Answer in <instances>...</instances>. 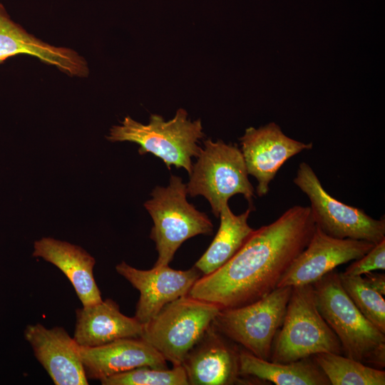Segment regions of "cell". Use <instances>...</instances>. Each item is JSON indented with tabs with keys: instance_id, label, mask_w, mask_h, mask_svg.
Instances as JSON below:
<instances>
[{
	"instance_id": "cell-19",
	"label": "cell",
	"mask_w": 385,
	"mask_h": 385,
	"mask_svg": "<svg viewBox=\"0 0 385 385\" xmlns=\"http://www.w3.org/2000/svg\"><path fill=\"white\" fill-rule=\"evenodd\" d=\"M240 373L243 377L272 382L276 385H330L312 356L289 363L260 359L248 351L240 350Z\"/></svg>"
},
{
	"instance_id": "cell-22",
	"label": "cell",
	"mask_w": 385,
	"mask_h": 385,
	"mask_svg": "<svg viewBox=\"0 0 385 385\" xmlns=\"http://www.w3.org/2000/svg\"><path fill=\"white\" fill-rule=\"evenodd\" d=\"M344 291L361 313L381 332L385 333V300L384 296L371 288L361 275L339 273Z\"/></svg>"
},
{
	"instance_id": "cell-12",
	"label": "cell",
	"mask_w": 385,
	"mask_h": 385,
	"mask_svg": "<svg viewBox=\"0 0 385 385\" xmlns=\"http://www.w3.org/2000/svg\"><path fill=\"white\" fill-rule=\"evenodd\" d=\"M115 270L140 292L134 317L143 324L167 304L188 295L201 277V272L195 267L188 270H176L163 265L143 270L123 261Z\"/></svg>"
},
{
	"instance_id": "cell-9",
	"label": "cell",
	"mask_w": 385,
	"mask_h": 385,
	"mask_svg": "<svg viewBox=\"0 0 385 385\" xmlns=\"http://www.w3.org/2000/svg\"><path fill=\"white\" fill-rule=\"evenodd\" d=\"M294 183L310 201L315 225L324 232L339 239L365 240L374 245L385 240V220L374 219L364 210L344 204L331 196L312 167L299 165Z\"/></svg>"
},
{
	"instance_id": "cell-3",
	"label": "cell",
	"mask_w": 385,
	"mask_h": 385,
	"mask_svg": "<svg viewBox=\"0 0 385 385\" xmlns=\"http://www.w3.org/2000/svg\"><path fill=\"white\" fill-rule=\"evenodd\" d=\"M204 133L200 119L191 121L188 113L179 108L173 119L165 121L153 114L148 124L126 116L120 125H113L106 138L111 142L129 141L139 145L140 155L151 153L160 158L170 170L172 165L184 168L190 175L191 158L197 157L198 141Z\"/></svg>"
},
{
	"instance_id": "cell-4",
	"label": "cell",
	"mask_w": 385,
	"mask_h": 385,
	"mask_svg": "<svg viewBox=\"0 0 385 385\" xmlns=\"http://www.w3.org/2000/svg\"><path fill=\"white\" fill-rule=\"evenodd\" d=\"M319 353L342 354L340 342L318 310L312 284L292 287L270 360L289 363Z\"/></svg>"
},
{
	"instance_id": "cell-11",
	"label": "cell",
	"mask_w": 385,
	"mask_h": 385,
	"mask_svg": "<svg viewBox=\"0 0 385 385\" xmlns=\"http://www.w3.org/2000/svg\"><path fill=\"white\" fill-rule=\"evenodd\" d=\"M240 141L247 173L257 181L259 197L269 192L270 183L287 160L313 147L288 137L274 122L247 128Z\"/></svg>"
},
{
	"instance_id": "cell-5",
	"label": "cell",
	"mask_w": 385,
	"mask_h": 385,
	"mask_svg": "<svg viewBox=\"0 0 385 385\" xmlns=\"http://www.w3.org/2000/svg\"><path fill=\"white\" fill-rule=\"evenodd\" d=\"M187 194L182 178L172 175L168 185L156 186L144 203L153 222L150 237L158 252L154 266L168 265L185 240L212 233L211 220L188 202Z\"/></svg>"
},
{
	"instance_id": "cell-2",
	"label": "cell",
	"mask_w": 385,
	"mask_h": 385,
	"mask_svg": "<svg viewBox=\"0 0 385 385\" xmlns=\"http://www.w3.org/2000/svg\"><path fill=\"white\" fill-rule=\"evenodd\" d=\"M318 310L338 337L342 354L370 366H385V333L369 321L333 270L312 284Z\"/></svg>"
},
{
	"instance_id": "cell-17",
	"label": "cell",
	"mask_w": 385,
	"mask_h": 385,
	"mask_svg": "<svg viewBox=\"0 0 385 385\" xmlns=\"http://www.w3.org/2000/svg\"><path fill=\"white\" fill-rule=\"evenodd\" d=\"M73 339L80 346L95 347L124 338L140 337L143 324L120 311L111 299L76 310Z\"/></svg>"
},
{
	"instance_id": "cell-23",
	"label": "cell",
	"mask_w": 385,
	"mask_h": 385,
	"mask_svg": "<svg viewBox=\"0 0 385 385\" xmlns=\"http://www.w3.org/2000/svg\"><path fill=\"white\" fill-rule=\"evenodd\" d=\"M100 381L103 385H189L182 365L173 366L171 369L141 366Z\"/></svg>"
},
{
	"instance_id": "cell-21",
	"label": "cell",
	"mask_w": 385,
	"mask_h": 385,
	"mask_svg": "<svg viewBox=\"0 0 385 385\" xmlns=\"http://www.w3.org/2000/svg\"><path fill=\"white\" fill-rule=\"evenodd\" d=\"M332 385H384L385 371L342 354L312 356Z\"/></svg>"
},
{
	"instance_id": "cell-24",
	"label": "cell",
	"mask_w": 385,
	"mask_h": 385,
	"mask_svg": "<svg viewBox=\"0 0 385 385\" xmlns=\"http://www.w3.org/2000/svg\"><path fill=\"white\" fill-rule=\"evenodd\" d=\"M377 270H385V240L374 245L361 257L354 260L344 273L349 275H362Z\"/></svg>"
},
{
	"instance_id": "cell-25",
	"label": "cell",
	"mask_w": 385,
	"mask_h": 385,
	"mask_svg": "<svg viewBox=\"0 0 385 385\" xmlns=\"http://www.w3.org/2000/svg\"><path fill=\"white\" fill-rule=\"evenodd\" d=\"M364 281L373 289L384 296L385 294V274L369 272L362 277Z\"/></svg>"
},
{
	"instance_id": "cell-14",
	"label": "cell",
	"mask_w": 385,
	"mask_h": 385,
	"mask_svg": "<svg viewBox=\"0 0 385 385\" xmlns=\"http://www.w3.org/2000/svg\"><path fill=\"white\" fill-rule=\"evenodd\" d=\"M24 337L55 384H88L78 345L63 327L30 324L25 329Z\"/></svg>"
},
{
	"instance_id": "cell-7",
	"label": "cell",
	"mask_w": 385,
	"mask_h": 385,
	"mask_svg": "<svg viewBox=\"0 0 385 385\" xmlns=\"http://www.w3.org/2000/svg\"><path fill=\"white\" fill-rule=\"evenodd\" d=\"M220 309L216 304L188 294L179 297L143 324L140 338L173 366L182 365Z\"/></svg>"
},
{
	"instance_id": "cell-15",
	"label": "cell",
	"mask_w": 385,
	"mask_h": 385,
	"mask_svg": "<svg viewBox=\"0 0 385 385\" xmlns=\"http://www.w3.org/2000/svg\"><path fill=\"white\" fill-rule=\"evenodd\" d=\"M17 55L36 57L70 76L85 78L89 74L83 56L73 49L52 46L29 34L11 18L0 1V63Z\"/></svg>"
},
{
	"instance_id": "cell-18",
	"label": "cell",
	"mask_w": 385,
	"mask_h": 385,
	"mask_svg": "<svg viewBox=\"0 0 385 385\" xmlns=\"http://www.w3.org/2000/svg\"><path fill=\"white\" fill-rule=\"evenodd\" d=\"M34 247L32 255L57 267L73 285L83 307L103 300L93 276L96 260L85 250L51 237L36 241Z\"/></svg>"
},
{
	"instance_id": "cell-1",
	"label": "cell",
	"mask_w": 385,
	"mask_h": 385,
	"mask_svg": "<svg viewBox=\"0 0 385 385\" xmlns=\"http://www.w3.org/2000/svg\"><path fill=\"white\" fill-rule=\"evenodd\" d=\"M315 228L309 206L294 205L272 223L255 230L223 266L201 276L188 295L221 309L254 302L277 287Z\"/></svg>"
},
{
	"instance_id": "cell-8",
	"label": "cell",
	"mask_w": 385,
	"mask_h": 385,
	"mask_svg": "<svg viewBox=\"0 0 385 385\" xmlns=\"http://www.w3.org/2000/svg\"><path fill=\"white\" fill-rule=\"evenodd\" d=\"M292 287H277L247 304L220 309L212 325L223 336L255 356L270 360L274 339L281 327Z\"/></svg>"
},
{
	"instance_id": "cell-10",
	"label": "cell",
	"mask_w": 385,
	"mask_h": 385,
	"mask_svg": "<svg viewBox=\"0 0 385 385\" xmlns=\"http://www.w3.org/2000/svg\"><path fill=\"white\" fill-rule=\"evenodd\" d=\"M374 246L365 240L331 237L315 225L307 247L283 274L277 287L312 284L339 265L361 257Z\"/></svg>"
},
{
	"instance_id": "cell-20",
	"label": "cell",
	"mask_w": 385,
	"mask_h": 385,
	"mask_svg": "<svg viewBox=\"0 0 385 385\" xmlns=\"http://www.w3.org/2000/svg\"><path fill=\"white\" fill-rule=\"evenodd\" d=\"M249 207L240 215H235L228 204L220 212V226L212 242L196 262V267L202 275H207L226 264L245 245L255 230L247 223Z\"/></svg>"
},
{
	"instance_id": "cell-6",
	"label": "cell",
	"mask_w": 385,
	"mask_h": 385,
	"mask_svg": "<svg viewBox=\"0 0 385 385\" xmlns=\"http://www.w3.org/2000/svg\"><path fill=\"white\" fill-rule=\"evenodd\" d=\"M248 175L242 151L237 145L207 139L192 164L186 184L187 192L191 197H205L217 217L222 207L236 194L242 195L250 207L254 209L255 192Z\"/></svg>"
},
{
	"instance_id": "cell-13",
	"label": "cell",
	"mask_w": 385,
	"mask_h": 385,
	"mask_svg": "<svg viewBox=\"0 0 385 385\" xmlns=\"http://www.w3.org/2000/svg\"><path fill=\"white\" fill-rule=\"evenodd\" d=\"M212 325L184 359L191 385H231L250 382L240 373V350Z\"/></svg>"
},
{
	"instance_id": "cell-16",
	"label": "cell",
	"mask_w": 385,
	"mask_h": 385,
	"mask_svg": "<svg viewBox=\"0 0 385 385\" xmlns=\"http://www.w3.org/2000/svg\"><path fill=\"white\" fill-rule=\"evenodd\" d=\"M87 379L102 380L138 367L166 369L167 361L140 337L117 339L95 347L78 345Z\"/></svg>"
}]
</instances>
